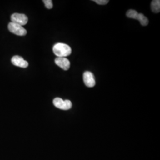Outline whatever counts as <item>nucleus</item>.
<instances>
[{
  "label": "nucleus",
  "instance_id": "39448f33",
  "mask_svg": "<svg viewBox=\"0 0 160 160\" xmlns=\"http://www.w3.org/2000/svg\"><path fill=\"white\" fill-rule=\"evenodd\" d=\"M83 81L87 87L92 88L96 85L94 76L90 71H86L83 74Z\"/></svg>",
  "mask_w": 160,
  "mask_h": 160
},
{
  "label": "nucleus",
  "instance_id": "423d86ee",
  "mask_svg": "<svg viewBox=\"0 0 160 160\" xmlns=\"http://www.w3.org/2000/svg\"><path fill=\"white\" fill-rule=\"evenodd\" d=\"M12 62L14 65L23 68H27L29 65V63L26 60H24L23 58L18 55L14 56L12 58Z\"/></svg>",
  "mask_w": 160,
  "mask_h": 160
},
{
  "label": "nucleus",
  "instance_id": "6e6552de",
  "mask_svg": "<svg viewBox=\"0 0 160 160\" xmlns=\"http://www.w3.org/2000/svg\"><path fill=\"white\" fill-rule=\"evenodd\" d=\"M151 10L155 13H158L160 11V0H154L151 2Z\"/></svg>",
  "mask_w": 160,
  "mask_h": 160
},
{
  "label": "nucleus",
  "instance_id": "1a4fd4ad",
  "mask_svg": "<svg viewBox=\"0 0 160 160\" xmlns=\"http://www.w3.org/2000/svg\"><path fill=\"white\" fill-rule=\"evenodd\" d=\"M137 20H139V22L141 24V25H142L143 26H146L148 24V19L142 13H139Z\"/></svg>",
  "mask_w": 160,
  "mask_h": 160
},
{
  "label": "nucleus",
  "instance_id": "7ed1b4c3",
  "mask_svg": "<svg viewBox=\"0 0 160 160\" xmlns=\"http://www.w3.org/2000/svg\"><path fill=\"white\" fill-rule=\"evenodd\" d=\"M8 29L10 32L16 34L17 36H23L27 34L26 30L24 29L23 26L12 22H10L8 24Z\"/></svg>",
  "mask_w": 160,
  "mask_h": 160
},
{
  "label": "nucleus",
  "instance_id": "f257e3e1",
  "mask_svg": "<svg viewBox=\"0 0 160 160\" xmlns=\"http://www.w3.org/2000/svg\"><path fill=\"white\" fill-rule=\"evenodd\" d=\"M53 52L59 58H65L71 55V47L65 43H58L53 47Z\"/></svg>",
  "mask_w": 160,
  "mask_h": 160
},
{
  "label": "nucleus",
  "instance_id": "9b49d317",
  "mask_svg": "<svg viewBox=\"0 0 160 160\" xmlns=\"http://www.w3.org/2000/svg\"><path fill=\"white\" fill-rule=\"evenodd\" d=\"M43 2L45 4V6L48 9H51L53 7V3L52 0H43Z\"/></svg>",
  "mask_w": 160,
  "mask_h": 160
},
{
  "label": "nucleus",
  "instance_id": "f03ea898",
  "mask_svg": "<svg viewBox=\"0 0 160 160\" xmlns=\"http://www.w3.org/2000/svg\"><path fill=\"white\" fill-rule=\"evenodd\" d=\"M53 104L56 108L63 110H67L71 109L72 106V103L70 100H63L62 98L59 97L55 98L53 100Z\"/></svg>",
  "mask_w": 160,
  "mask_h": 160
},
{
  "label": "nucleus",
  "instance_id": "20e7f679",
  "mask_svg": "<svg viewBox=\"0 0 160 160\" xmlns=\"http://www.w3.org/2000/svg\"><path fill=\"white\" fill-rule=\"evenodd\" d=\"M11 20L12 23L23 26L28 22V18L24 14L14 13L11 16Z\"/></svg>",
  "mask_w": 160,
  "mask_h": 160
},
{
  "label": "nucleus",
  "instance_id": "9d476101",
  "mask_svg": "<svg viewBox=\"0 0 160 160\" xmlns=\"http://www.w3.org/2000/svg\"><path fill=\"white\" fill-rule=\"evenodd\" d=\"M139 13L134 10H129L126 12V16L130 18L137 20Z\"/></svg>",
  "mask_w": 160,
  "mask_h": 160
},
{
  "label": "nucleus",
  "instance_id": "0eeeda50",
  "mask_svg": "<svg viewBox=\"0 0 160 160\" xmlns=\"http://www.w3.org/2000/svg\"><path fill=\"white\" fill-rule=\"evenodd\" d=\"M55 62L58 67L65 71L68 70L70 68V62L66 58L57 57L55 60Z\"/></svg>",
  "mask_w": 160,
  "mask_h": 160
},
{
  "label": "nucleus",
  "instance_id": "f8f14e48",
  "mask_svg": "<svg viewBox=\"0 0 160 160\" xmlns=\"http://www.w3.org/2000/svg\"><path fill=\"white\" fill-rule=\"evenodd\" d=\"M93 1L99 5H106L109 2V0H94Z\"/></svg>",
  "mask_w": 160,
  "mask_h": 160
}]
</instances>
